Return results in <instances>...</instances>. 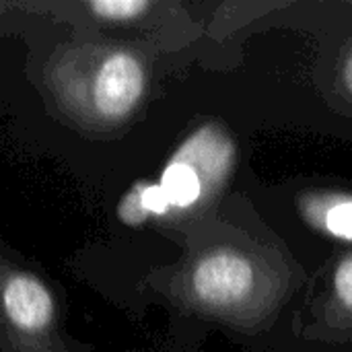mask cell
I'll use <instances>...</instances> for the list:
<instances>
[{
  "instance_id": "cell-1",
  "label": "cell",
  "mask_w": 352,
  "mask_h": 352,
  "mask_svg": "<svg viewBox=\"0 0 352 352\" xmlns=\"http://www.w3.org/2000/svg\"><path fill=\"white\" fill-rule=\"evenodd\" d=\"M307 278L287 250L241 212L212 210L206 241L186 270L192 307L227 330L268 332L280 322L287 342Z\"/></svg>"
},
{
  "instance_id": "cell-2",
  "label": "cell",
  "mask_w": 352,
  "mask_h": 352,
  "mask_svg": "<svg viewBox=\"0 0 352 352\" xmlns=\"http://www.w3.org/2000/svg\"><path fill=\"white\" fill-rule=\"evenodd\" d=\"M287 349L352 352V248L338 252L307 280Z\"/></svg>"
},
{
  "instance_id": "cell-3",
  "label": "cell",
  "mask_w": 352,
  "mask_h": 352,
  "mask_svg": "<svg viewBox=\"0 0 352 352\" xmlns=\"http://www.w3.org/2000/svg\"><path fill=\"white\" fill-rule=\"evenodd\" d=\"M146 74L142 62L130 52L111 54L95 78V107L105 118L128 116L142 99Z\"/></svg>"
},
{
  "instance_id": "cell-4",
  "label": "cell",
  "mask_w": 352,
  "mask_h": 352,
  "mask_svg": "<svg viewBox=\"0 0 352 352\" xmlns=\"http://www.w3.org/2000/svg\"><path fill=\"white\" fill-rule=\"evenodd\" d=\"M301 219L318 233L352 248V192L340 188H305L295 198Z\"/></svg>"
},
{
  "instance_id": "cell-5",
  "label": "cell",
  "mask_w": 352,
  "mask_h": 352,
  "mask_svg": "<svg viewBox=\"0 0 352 352\" xmlns=\"http://www.w3.org/2000/svg\"><path fill=\"white\" fill-rule=\"evenodd\" d=\"M8 320L27 332H37L52 322L54 303L50 291L31 274H16L8 280L2 295Z\"/></svg>"
},
{
  "instance_id": "cell-6",
  "label": "cell",
  "mask_w": 352,
  "mask_h": 352,
  "mask_svg": "<svg viewBox=\"0 0 352 352\" xmlns=\"http://www.w3.org/2000/svg\"><path fill=\"white\" fill-rule=\"evenodd\" d=\"M159 186L163 188L173 210H192L206 198H217L206 184L204 175L186 159L173 155L161 173Z\"/></svg>"
},
{
  "instance_id": "cell-7",
  "label": "cell",
  "mask_w": 352,
  "mask_h": 352,
  "mask_svg": "<svg viewBox=\"0 0 352 352\" xmlns=\"http://www.w3.org/2000/svg\"><path fill=\"white\" fill-rule=\"evenodd\" d=\"M91 8L101 14L103 19L113 21H130L140 16L144 10L151 8V2L144 0H97L91 4Z\"/></svg>"
},
{
  "instance_id": "cell-8",
  "label": "cell",
  "mask_w": 352,
  "mask_h": 352,
  "mask_svg": "<svg viewBox=\"0 0 352 352\" xmlns=\"http://www.w3.org/2000/svg\"><path fill=\"white\" fill-rule=\"evenodd\" d=\"M138 200H140V208L146 217H163L169 214L173 208L163 192V188L159 184H148V186H138Z\"/></svg>"
},
{
  "instance_id": "cell-9",
  "label": "cell",
  "mask_w": 352,
  "mask_h": 352,
  "mask_svg": "<svg viewBox=\"0 0 352 352\" xmlns=\"http://www.w3.org/2000/svg\"><path fill=\"white\" fill-rule=\"evenodd\" d=\"M336 82H338V89L342 91V95L352 101V45L346 50V54L342 56V60L338 64Z\"/></svg>"
}]
</instances>
